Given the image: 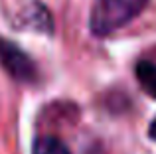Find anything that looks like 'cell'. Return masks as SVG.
I'll return each mask as SVG.
<instances>
[{
  "label": "cell",
  "instance_id": "6da1fadb",
  "mask_svg": "<svg viewBox=\"0 0 156 154\" xmlns=\"http://www.w3.org/2000/svg\"><path fill=\"white\" fill-rule=\"evenodd\" d=\"M146 2L148 0H97L91 10L89 28L95 36H109L136 18Z\"/></svg>",
  "mask_w": 156,
  "mask_h": 154
},
{
  "label": "cell",
  "instance_id": "7a4b0ae2",
  "mask_svg": "<svg viewBox=\"0 0 156 154\" xmlns=\"http://www.w3.org/2000/svg\"><path fill=\"white\" fill-rule=\"evenodd\" d=\"M0 63L18 81H34L36 75H38L36 63L32 61L30 55L26 51H22L16 44L2 38H0Z\"/></svg>",
  "mask_w": 156,
  "mask_h": 154
},
{
  "label": "cell",
  "instance_id": "3957f363",
  "mask_svg": "<svg viewBox=\"0 0 156 154\" xmlns=\"http://www.w3.org/2000/svg\"><path fill=\"white\" fill-rule=\"evenodd\" d=\"M134 75L146 95L156 99V63L148 61V59H140L134 67Z\"/></svg>",
  "mask_w": 156,
  "mask_h": 154
},
{
  "label": "cell",
  "instance_id": "277c9868",
  "mask_svg": "<svg viewBox=\"0 0 156 154\" xmlns=\"http://www.w3.org/2000/svg\"><path fill=\"white\" fill-rule=\"evenodd\" d=\"M32 154H71V152L61 138L51 135H42L34 140Z\"/></svg>",
  "mask_w": 156,
  "mask_h": 154
},
{
  "label": "cell",
  "instance_id": "5b68a950",
  "mask_svg": "<svg viewBox=\"0 0 156 154\" xmlns=\"http://www.w3.org/2000/svg\"><path fill=\"white\" fill-rule=\"evenodd\" d=\"M148 136H150L152 140H156V119L150 123V127H148Z\"/></svg>",
  "mask_w": 156,
  "mask_h": 154
}]
</instances>
